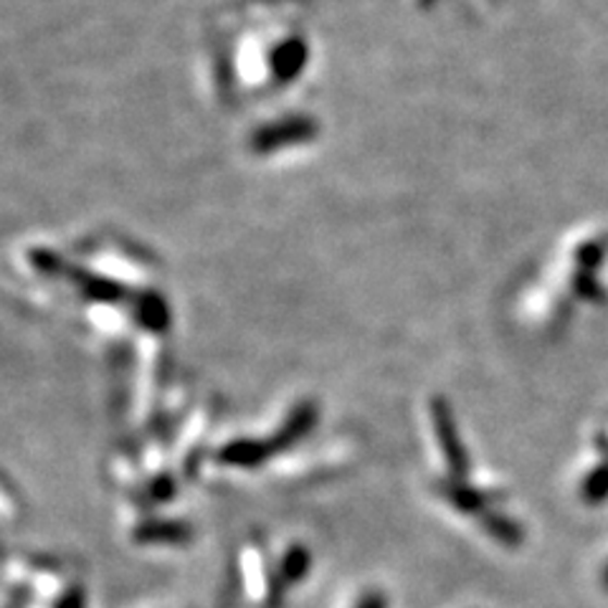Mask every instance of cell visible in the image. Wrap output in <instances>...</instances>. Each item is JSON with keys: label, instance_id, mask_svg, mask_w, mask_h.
I'll return each mask as SVG.
<instances>
[{"label": "cell", "instance_id": "obj_1", "mask_svg": "<svg viewBox=\"0 0 608 608\" xmlns=\"http://www.w3.org/2000/svg\"><path fill=\"white\" fill-rule=\"evenodd\" d=\"M431 421H434L438 449H442V454H444L446 467H449L451 476H457V480H467L469 472H472V459H469L467 446L461 444L457 419H454V408L444 396L431 398Z\"/></svg>", "mask_w": 608, "mask_h": 608}, {"label": "cell", "instance_id": "obj_2", "mask_svg": "<svg viewBox=\"0 0 608 608\" xmlns=\"http://www.w3.org/2000/svg\"><path fill=\"white\" fill-rule=\"evenodd\" d=\"M274 454L280 451H276L272 438H231L228 444H223L221 449L215 451V459L226 467L257 469L266 464Z\"/></svg>", "mask_w": 608, "mask_h": 608}, {"label": "cell", "instance_id": "obj_3", "mask_svg": "<svg viewBox=\"0 0 608 608\" xmlns=\"http://www.w3.org/2000/svg\"><path fill=\"white\" fill-rule=\"evenodd\" d=\"M318 404L314 401H299L295 408H291L287 419L280 429H276L274 436H269L276 446V451H287L291 446L302 442L305 436L312 434L314 423H318Z\"/></svg>", "mask_w": 608, "mask_h": 608}, {"label": "cell", "instance_id": "obj_4", "mask_svg": "<svg viewBox=\"0 0 608 608\" xmlns=\"http://www.w3.org/2000/svg\"><path fill=\"white\" fill-rule=\"evenodd\" d=\"M436 492L444 499H449V502L457 507L459 512L480 514V518L484 512H489L492 502H495V497L487 495V492L469 487L467 480H457V476H449V480H438Z\"/></svg>", "mask_w": 608, "mask_h": 608}, {"label": "cell", "instance_id": "obj_5", "mask_svg": "<svg viewBox=\"0 0 608 608\" xmlns=\"http://www.w3.org/2000/svg\"><path fill=\"white\" fill-rule=\"evenodd\" d=\"M194 525L183 520H145L133 530V541L145 545H183L194 541Z\"/></svg>", "mask_w": 608, "mask_h": 608}, {"label": "cell", "instance_id": "obj_6", "mask_svg": "<svg viewBox=\"0 0 608 608\" xmlns=\"http://www.w3.org/2000/svg\"><path fill=\"white\" fill-rule=\"evenodd\" d=\"M310 568H312L310 548L302 543H295L282 553L276 573H280V579L287 583V586H295V583H302L307 575H310Z\"/></svg>", "mask_w": 608, "mask_h": 608}, {"label": "cell", "instance_id": "obj_7", "mask_svg": "<svg viewBox=\"0 0 608 608\" xmlns=\"http://www.w3.org/2000/svg\"><path fill=\"white\" fill-rule=\"evenodd\" d=\"M480 522H482L484 533L495 537L497 543L507 545V548H514V545H520L522 541H525V533H522V528L512 518H507V514H499V512L489 510V512L482 514Z\"/></svg>", "mask_w": 608, "mask_h": 608}, {"label": "cell", "instance_id": "obj_8", "mask_svg": "<svg viewBox=\"0 0 608 608\" xmlns=\"http://www.w3.org/2000/svg\"><path fill=\"white\" fill-rule=\"evenodd\" d=\"M608 497V464H601L596 472H591L583 482V499L586 502H601Z\"/></svg>", "mask_w": 608, "mask_h": 608}, {"label": "cell", "instance_id": "obj_9", "mask_svg": "<svg viewBox=\"0 0 608 608\" xmlns=\"http://www.w3.org/2000/svg\"><path fill=\"white\" fill-rule=\"evenodd\" d=\"M150 497L156 499V502H171V499L175 497V492H178V487H175V480H173V474H158V476H152V482H150Z\"/></svg>", "mask_w": 608, "mask_h": 608}, {"label": "cell", "instance_id": "obj_10", "mask_svg": "<svg viewBox=\"0 0 608 608\" xmlns=\"http://www.w3.org/2000/svg\"><path fill=\"white\" fill-rule=\"evenodd\" d=\"M53 608H84V588L72 586L59 596V601Z\"/></svg>", "mask_w": 608, "mask_h": 608}, {"label": "cell", "instance_id": "obj_11", "mask_svg": "<svg viewBox=\"0 0 608 608\" xmlns=\"http://www.w3.org/2000/svg\"><path fill=\"white\" fill-rule=\"evenodd\" d=\"M30 601V586L23 583V586H13L11 596H8V606L5 608H26Z\"/></svg>", "mask_w": 608, "mask_h": 608}, {"label": "cell", "instance_id": "obj_12", "mask_svg": "<svg viewBox=\"0 0 608 608\" xmlns=\"http://www.w3.org/2000/svg\"><path fill=\"white\" fill-rule=\"evenodd\" d=\"M356 608H388V598L381 591H368Z\"/></svg>", "mask_w": 608, "mask_h": 608}, {"label": "cell", "instance_id": "obj_13", "mask_svg": "<svg viewBox=\"0 0 608 608\" xmlns=\"http://www.w3.org/2000/svg\"><path fill=\"white\" fill-rule=\"evenodd\" d=\"M604 583L608 586V568H606V575H604Z\"/></svg>", "mask_w": 608, "mask_h": 608}]
</instances>
